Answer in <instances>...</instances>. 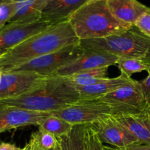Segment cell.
I'll return each instance as SVG.
<instances>
[{
	"label": "cell",
	"instance_id": "cell-8",
	"mask_svg": "<svg viewBox=\"0 0 150 150\" xmlns=\"http://www.w3.org/2000/svg\"><path fill=\"white\" fill-rule=\"evenodd\" d=\"M118 59V57L105 51L83 48V53L79 58L60 67L53 76L67 77L84 70L109 67L116 64Z\"/></svg>",
	"mask_w": 150,
	"mask_h": 150
},
{
	"label": "cell",
	"instance_id": "cell-30",
	"mask_svg": "<svg viewBox=\"0 0 150 150\" xmlns=\"http://www.w3.org/2000/svg\"><path fill=\"white\" fill-rule=\"evenodd\" d=\"M13 0H0V4H4V3H7V2H10Z\"/></svg>",
	"mask_w": 150,
	"mask_h": 150
},
{
	"label": "cell",
	"instance_id": "cell-36",
	"mask_svg": "<svg viewBox=\"0 0 150 150\" xmlns=\"http://www.w3.org/2000/svg\"><path fill=\"white\" fill-rule=\"evenodd\" d=\"M149 13H150V11H149Z\"/></svg>",
	"mask_w": 150,
	"mask_h": 150
},
{
	"label": "cell",
	"instance_id": "cell-6",
	"mask_svg": "<svg viewBox=\"0 0 150 150\" xmlns=\"http://www.w3.org/2000/svg\"><path fill=\"white\" fill-rule=\"evenodd\" d=\"M82 53L83 48L79 42L30 60L9 72H29L49 77L53 76L60 67L79 58Z\"/></svg>",
	"mask_w": 150,
	"mask_h": 150
},
{
	"label": "cell",
	"instance_id": "cell-2",
	"mask_svg": "<svg viewBox=\"0 0 150 150\" xmlns=\"http://www.w3.org/2000/svg\"><path fill=\"white\" fill-rule=\"evenodd\" d=\"M80 100L76 88L67 77L49 76L43 86L24 95L0 100V105L36 111L51 113Z\"/></svg>",
	"mask_w": 150,
	"mask_h": 150
},
{
	"label": "cell",
	"instance_id": "cell-13",
	"mask_svg": "<svg viewBox=\"0 0 150 150\" xmlns=\"http://www.w3.org/2000/svg\"><path fill=\"white\" fill-rule=\"evenodd\" d=\"M101 98L128 105L139 111H144L147 107L141 83L134 79Z\"/></svg>",
	"mask_w": 150,
	"mask_h": 150
},
{
	"label": "cell",
	"instance_id": "cell-32",
	"mask_svg": "<svg viewBox=\"0 0 150 150\" xmlns=\"http://www.w3.org/2000/svg\"><path fill=\"white\" fill-rule=\"evenodd\" d=\"M146 111L147 113H148V114L150 115V104H149V105H147L146 108Z\"/></svg>",
	"mask_w": 150,
	"mask_h": 150
},
{
	"label": "cell",
	"instance_id": "cell-20",
	"mask_svg": "<svg viewBox=\"0 0 150 150\" xmlns=\"http://www.w3.org/2000/svg\"><path fill=\"white\" fill-rule=\"evenodd\" d=\"M38 126V128L58 138L67 134L71 130L73 125L51 113L45 117Z\"/></svg>",
	"mask_w": 150,
	"mask_h": 150
},
{
	"label": "cell",
	"instance_id": "cell-34",
	"mask_svg": "<svg viewBox=\"0 0 150 150\" xmlns=\"http://www.w3.org/2000/svg\"><path fill=\"white\" fill-rule=\"evenodd\" d=\"M1 76H2V73L0 72V82H1Z\"/></svg>",
	"mask_w": 150,
	"mask_h": 150
},
{
	"label": "cell",
	"instance_id": "cell-14",
	"mask_svg": "<svg viewBox=\"0 0 150 150\" xmlns=\"http://www.w3.org/2000/svg\"><path fill=\"white\" fill-rule=\"evenodd\" d=\"M106 3L112 15L128 26H134L142 15L150 11V7L138 0H106Z\"/></svg>",
	"mask_w": 150,
	"mask_h": 150
},
{
	"label": "cell",
	"instance_id": "cell-25",
	"mask_svg": "<svg viewBox=\"0 0 150 150\" xmlns=\"http://www.w3.org/2000/svg\"><path fill=\"white\" fill-rule=\"evenodd\" d=\"M134 26L150 38V13H146L137 20Z\"/></svg>",
	"mask_w": 150,
	"mask_h": 150
},
{
	"label": "cell",
	"instance_id": "cell-16",
	"mask_svg": "<svg viewBox=\"0 0 150 150\" xmlns=\"http://www.w3.org/2000/svg\"><path fill=\"white\" fill-rule=\"evenodd\" d=\"M132 80V78H128L121 73L120 76L117 77H107L104 81L96 84L76 88L79 92L80 100L96 99L105 96L118 88L129 83Z\"/></svg>",
	"mask_w": 150,
	"mask_h": 150
},
{
	"label": "cell",
	"instance_id": "cell-3",
	"mask_svg": "<svg viewBox=\"0 0 150 150\" xmlns=\"http://www.w3.org/2000/svg\"><path fill=\"white\" fill-rule=\"evenodd\" d=\"M69 22L79 40L107 38L132 26L119 21L110 13L106 1L87 3L70 18Z\"/></svg>",
	"mask_w": 150,
	"mask_h": 150
},
{
	"label": "cell",
	"instance_id": "cell-31",
	"mask_svg": "<svg viewBox=\"0 0 150 150\" xmlns=\"http://www.w3.org/2000/svg\"><path fill=\"white\" fill-rule=\"evenodd\" d=\"M106 1V0H88V3H94V2H97V1Z\"/></svg>",
	"mask_w": 150,
	"mask_h": 150
},
{
	"label": "cell",
	"instance_id": "cell-18",
	"mask_svg": "<svg viewBox=\"0 0 150 150\" xmlns=\"http://www.w3.org/2000/svg\"><path fill=\"white\" fill-rule=\"evenodd\" d=\"M87 125H73L67 134L57 138L59 150H86Z\"/></svg>",
	"mask_w": 150,
	"mask_h": 150
},
{
	"label": "cell",
	"instance_id": "cell-28",
	"mask_svg": "<svg viewBox=\"0 0 150 150\" xmlns=\"http://www.w3.org/2000/svg\"><path fill=\"white\" fill-rule=\"evenodd\" d=\"M0 150H24V147L21 148L13 144L2 142L0 144Z\"/></svg>",
	"mask_w": 150,
	"mask_h": 150
},
{
	"label": "cell",
	"instance_id": "cell-10",
	"mask_svg": "<svg viewBox=\"0 0 150 150\" xmlns=\"http://www.w3.org/2000/svg\"><path fill=\"white\" fill-rule=\"evenodd\" d=\"M49 26L42 21L27 24H6L0 29V57L24 40L44 30Z\"/></svg>",
	"mask_w": 150,
	"mask_h": 150
},
{
	"label": "cell",
	"instance_id": "cell-26",
	"mask_svg": "<svg viewBox=\"0 0 150 150\" xmlns=\"http://www.w3.org/2000/svg\"><path fill=\"white\" fill-rule=\"evenodd\" d=\"M147 73H148V76L140 83H141L146 102L148 105L150 104V67L149 68Z\"/></svg>",
	"mask_w": 150,
	"mask_h": 150
},
{
	"label": "cell",
	"instance_id": "cell-9",
	"mask_svg": "<svg viewBox=\"0 0 150 150\" xmlns=\"http://www.w3.org/2000/svg\"><path fill=\"white\" fill-rule=\"evenodd\" d=\"M103 144L114 146L118 149L138 143L133 135L118 121L116 117H110L88 125Z\"/></svg>",
	"mask_w": 150,
	"mask_h": 150
},
{
	"label": "cell",
	"instance_id": "cell-17",
	"mask_svg": "<svg viewBox=\"0 0 150 150\" xmlns=\"http://www.w3.org/2000/svg\"><path fill=\"white\" fill-rule=\"evenodd\" d=\"M47 1L48 0H19L17 10L7 23L27 24L39 21Z\"/></svg>",
	"mask_w": 150,
	"mask_h": 150
},
{
	"label": "cell",
	"instance_id": "cell-22",
	"mask_svg": "<svg viewBox=\"0 0 150 150\" xmlns=\"http://www.w3.org/2000/svg\"><path fill=\"white\" fill-rule=\"evenodd\" d=\"M121 73L128 78H131L133 73L148 71L150 64L144 60L131 57H119L116 62Z\"/></svg>",
	"mask_w": 150,
	"mask_h": 150
},
{
	"label": "cell",
	"instance_id": "cell-35",
	"mask_svg": "<svg viewBox=\"0 0 150 150\" xmlns=\"http://www.w3.org/2000/svg\"><path fill=\"white\" fill-rule=\"evenodd\" d=\"M51 150H59V148H58V145H57V147H55V148H54V149H51Z\"/></svg>",
	"mask_w": 150,
	"mask_h": 150
},
{
	"label": "cell",
	"instance_id": "cell-27",
	"mask_svg": "<svg viewBox=\"0 0 150 150\" xmlns=\"http://www.w3.org/2000/svg\"><path fill=\"white\" fill-rule=\"evenodd\" d=\"M119 149L120 150H150V145L144 144L135 143Z\"/></svg>",
	"mask_w": 150,
	"mask_h": 150
},
{
	"label": "cell",
	"instance_id": "cell-15",
	"mask_svg": "<svg viewBox=\"0 0 150 150\" xmlns=\"http://www.w3.org/2000/svg\"><path fill=\"white\" fill-rule=\"evenodd\" d=\"M139 144L150 145V115L145 110L116 117Z\"/></svg>",
	"mask_w": 150,
	"mask_h": 150
},
{
	"label": "cell",
	"instance_id": "cell-11",
	"mask_svg": "<svg viewBox=\"0 0 150 150\" xmlns=\"http://www.w3.org/2000/svg\"><path fill=\"white\" fill-rule=\"evenodd\" d=\"M51 113L36 112L0 105V134L7 130L29 125H38Z\"/></svg>",
	"mask_w": 150,
	"mask_h": 150
},
{
	"label": "cell",
	"instance_id": "cell-12",
	"mask_svg": "<svg viewBox=\"0 0 150 150\" xmlns=\"http://www.w3.org/2000/svg\"><path fill=\"white\" fill-rule=\"evenodd\" d=\"M88 1V0H48L41 13V21L50 26L69 21Z\"/></svg>",
	"mask_w": 150,
	"mask_h": 150
},
{
	"label": "cell",
	"instance_id": "cell-5",
	"mask_svg": "<svg viewBox=\"0 0 150 150\" xmlns=\"http://www.w3.org/2000/svg\"><path fill=\"white\" fill-rule=\"evenodd\" d=\"M139 112L128 105L102 98L79 100L76 103L51 114L71 125H89L110 117H118L127 114Z\"/></svg>",
	"mask_w": 150,
	"mask_h": 150
},
{
	"label": "cell",
	"instance_id": "cell-24",
	"mask_svg": "<svg viewBox=\"0 0 150 150\" xmlns=\"http://www.w3.org/2000/svg\"><path fill=\"white\" fill-rule=\"evenodd\" d=\"M86 150H104V144L88 125L86 127Z\"/></svg>",
	"mask_w": 150,
	"mask_h": 150
},
{
	"label": "cell",
	"instance_id": "cell-19",
	"mask_svg": "<svg viewBox=\"0 0 150 150\" xmlns=\"http://www.w3.org/2000/svg\"><path fill=\"white\" fill-rule=\"evenodd\" d=\"M108 67L91 69L84 70L77 73L67 76L68 79L75 87L94 85L102 81L107 78Z\"/></svg>",
	"mask_w": 150,
	"mask_h": 150
},
{
	"label": "cell",
	"instance_id": "cell-7",
	"mask_svg": "<svg viewBox=\"0 0 150 150\" xmlns=\"http://www.w3.org/2000/svg\"><path fill=\"white\" fill-rule=\"evenodd\" d=\"M49 77L29 72L2 73L0 82V100L32 92L43 86Z\"/></svg>",
	"mask_w": 150,
	"mask_h": 150
},
{
	"label": "cell",
	"instance_id": "cell-33",
	"mask_svg": "<svg viewBox=\"0 0 150 150\" xmlns=\"http://www.w3.org/2000/svg\"><path fill=\"white\" fill-rule=\"evenodd\" d=\"M24 150H29V146H27V144H26V146H24Z\"/></svg>",
	"mask_w": 150,
	"mask_h": 150
},
{
	"label": "cell",
	"instance_id": "cell-23",
	"mask_svg": "<svg viewBox=\"0 0 150 150\" xmlns=\"http://www.w3.org/2000/svg\"><path fill=\"white\" fill-rule=\"evenodd\" d=\"M19 5V0L0 4V29H2L14 16Z\"/></svg>",
	"mask_w": 150,
	"mask_h": 150
},
{
	"label": "cell",
	"instance_id": "cell-21",
	"mask_svg": "<svg viewBox=\"0 0 150 150\" xmlns=\"http://www.w3.org/2000/svg\"><path fill=\"white\" fill-rule=\"evenodd\" d=\"M29 150H51L57 147V138L52 134L38 128L32 133L29 143L26 144Z\"/></svg>",
	"mask_w": 150,
	"mask_h": 150
},
{
	"label": "cell",
	"instance_id": "cell-29",
	"mask_svg": "<svg viewBox=\"0 0 150 150\" xmlns=\"http://www.w3.org/2000/svg\"><path fill=\"white\" fill-rule=\"evenodd\" d=\"M104 150H120V149L116 147H111V146H104Z\"/></svg>",
	"mask_w": 150,
	"mask_h": 150
},
{
	"label": "cell",
	"instance_id": "cell-1",
	"mask_svg": "<svg viewBox=\"0 0 150 150\" xmlns=\"http://www.w3.org/2000/svg\"><path fill=\"white\" fill-rule=\"evenodd\" d=\"M79 42L69 21L51 25L1 56L0 72H9L30 60Z\"/></svg>",
	"mask_w": 150,
	"mask_h": 150
},
{
	"label": "cell",
	"instance_id": "cell-4",
	"mask_svg": "<svg viewBox=\"0 0 150 150\" xmlns=\"http://www.w3.org/2000/svg\"><path fill=\"white\" fill-rule=\"evenodd\" d=\"M84 48L105 51L118 57H131L150 64V38L136 26L118 35L101 39L79 40Z\"/></svg>",
	"mask_w": 150,
	"mask_h": 150
}]
</instances>
